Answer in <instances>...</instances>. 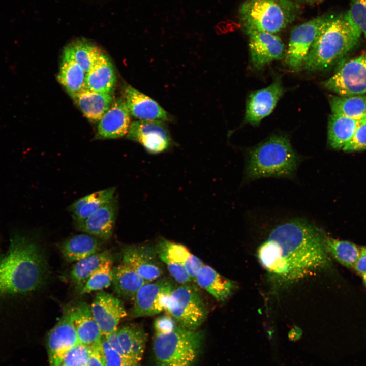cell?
<instances>
[{
    "instance_id": "cell-44",
    "label": "cell",
    "mask_w": 366,
    "mask_h": 366,
    "mask_svg": "<svg viewBox=\"0 0 366 366\" xmlns=\"http://www.w3.org/2000/svg\"><path fill=\"white\" fill-rule=\"evenodd\" d=\"M296 3L314 4L321 2L323 0H293Z\"/></svg>"
},
{
    "instance_id": "cell-22",
    "label": "cell",
    "mask_w": 366,
    "mask_h": 366,
    "mask_svg": "<svg viewBox=\"0 0 366 366\" xmlns=\"http://www.w3.org/2000/svg\"><path fill=\"white\" fill-rule=\"evenodd\" d=\"M116 81L113 64L102 53L86 73L85 88L102 93L110 94Z\"/></svg>"
},
{
    "instance_id": "cell-11",
    "label": "cell",
    "mask_w": 366,
    "mask_h": 366,
    "mask_svg": "<svg viewBox=\"0 0 366 366\" xmlns=\"http://www.w3.org/2000/svg\"><path fill=\"white\" fill-rule=\"evenodd\" d=\"M126 137L139 143L153 154L164 152L171 145L170 134L162 120L134 121L131 123Z\"/></svg>"
},
{
    "instance_id": "cell-38",
    "label": "cell",
    "mask_w": 366,
    "mask_h": 366,
    "mask_svg": "<svg viewBox=\"0 0 366 366\" xmlns=\"http://www.w3.org/2000/svg\"><path fill=\"white\" fill-rule=\"evenodd\" d=\"M105 366H125L124 358L109 345L102 335L100 341Z\"/></svg>"
},
{
    "instance_id": "cell-39",
    "label": "cell",
    "mask_w": 366,
    "mask_h": 366,
    "mask_svg": "<svg viewBox=\"0 0 366 366\" xmlns=\"http://www.w3.org/2000/svg\"><path fill=\"white\" fill-rule=\"evenodd\" d=\"M154 325L156 333H167L173 331L179 325L173 317L167 314L156 318Z\"/></svg>"
},
{
    "instance_id": "cell-25",
    "label": "cell",
    "mask_w": 366,
    "mask_h": 366,
    "mask_svg": "<svg viewBox=\"0 0 366 366\" xmlns=\"http://www.w3.org/2000/svg\"><path fill=\"white\" fill-rule=\"evenodd\" d=\"M100 246L97 237L87 233L79 234L65 240L60 250L66 261L76 262L100 252Z\"/></svg>"
},
{
    "instance_id": "cell-21",
    "label": "cell",
    "mask_w": 366,
    "mask_h": 366,
    "mask_svg": "<svg viewBox=\"0 0 366 366\" xmlns=\"http://www.w3.org/2000/svg\"><path fill=\"white\" fill-rule=\"evenodd\" d=\"M84 115L93 121H99L110 108L113 100L111 94L84 88L70 95Z\"/></svg>"
},
{
    "instance_id": "cell-27",
    "label": "cell",
    "mask_w": 366,
    "mask_h": 366,
    "mask_svg": "<svg viewBox=\"0 0 366 366\" xmlns=\"http://www.w3.org/2000/svg\"><path fill=\"white\" fill-rule=\"evenodd\" d=\"M115 187L95 192L74 202L68 207L75 221L85 219L114 199Z\"/></svg>"
},
{
    "instance_id": "cell-41",
    "label": "cell",
    "mask_w": 366,
    "mask_h": 366,
    "mask_svg": "<svg viewBox=\"0 0 366 366\" xmlns=\"http://www.w3.org/2000/svg\"><path fill=\"white\" fill-rule=\"evenodd\" d=\"M354 269L358 274L366 273V246L360 247V252Z\"/></svg>"
},
{
    "instance_id": "cell-47",
    "label": "cell",
    "mask_w": 366,
    "mask_h": 366,
    "mask_svg": "<svg viewBox=\"0 0 366 366\" xmlns=\"http://www.w3.org/2000/svg\"><path fill=\"white\" fill-rule=\"evenodd\" d=\"M59 366H62V365H59Z\"/></svg>"
},
{
    "instance_id": "cell-8",
    "label": "cell",
    "mask_w": 366,
    "mask_h": 366,
    "mask_svg": "<svg viewBox=\"0 0 366 366\" xmlns=\"http://www.w3.org/2000/svg\"><path fill=\"white\" fill-rule=\"evenodd\" d=\"M166 278H159L145 284L138 291L133 300L131 315L134 317L154 316L167 312L172 294L176 287Z\"/></svg>"
},
{
    "instance_id": "cell-14",
    "label": "cell",
    "mask_w": 366,
    "mask_h": 366,
    "mask_svg": "<svg viewBox=\"0 0 366 366\" xmlns=\"http://www.w3.org/2000/svg\"><path fill=\"white\" fill-rule=\"evenodd\" d=\"M155 247L149 245H130L122 250V263L130 267L148 282L160 278L162 265Z\"/></svg>"
},
{
    "instance_id": "cell-26",
    "label": "cell",
    "mask_w": 366,
    "mask_h": 366,
    "mask_svg": "<svg viewBox=\"0 0 366 366\" xmlns=\"http://www.w3.org/2000/svg\"><path fill=\"white\" fill-rule=\"evenodd\" d=\"M148 282L125 264L121 263L113 268L114 291L125 299L133 301L138 291Z\"/></svg>"
},
{
    "instance_id": "cell-13",
    "label": "cell",
    "mask_w": 366,
    "mask_h": 366,
    "mask_svg": "<svg viewBox=\"0 0 366 366\" xmlns=\"http://www.w3.org/2000/svg\"><path fill=\"white\" fill-rule=\"evenodd\" d=\"M79 342L69 308L65 310L57 324L50 330L46 345L50 366H59L66 352Z\"/></svg>"
},
{
    "instance_id": "cell-37",
    "label": "cell",
    "mask_w": 366,
    "mask_h": 366,
    "mask_svg": "<svg viewBox=\"0 0 366 366\" xmlns=\"http://www.w3.org/2000/svg\"><path fill=\"white\" fill-rule=\"evenodd\" d=\"M342 149L346 151L366 149V118L361 121L351 139Z\"/></svg>"
},
{
    "instance_id": "cell-3",
    "label": "cell",
    "mask_w": 366,
    "mask_h": 366,
    "mask_svg": "<svg viewBox=\"0 0 366 366\" xmlns=\"http://www.w3.org/2000/svg\"><path fill=\"white\" fill-rule=\"evenodd\" d=\"M361 34L348 11L330 14L318 32L303 68L316 71L329 67L355 47Z\"/></svg>"
},
{
    "instance_id": "cell-30",
    "label": "cell",
    "mask_w": 366,
    "mask_h": 366,
    "mask_svg": "<svg viewBox=\"0 0 366 366\" xmlns=\"http://www.w3.org/2000/svg\"><path fill=\"white\" fill-rule=\"evenodd\" d=\"M86 75L78 64L63 55L57 78L70 95L85 88Z\"/></svg>"
},
{
    "instance_id": "cell-4",
    "label": "cell",
    "mask_w": 366,
    "mask_h": 366,
    "mask_svg": "<svg viewBox=\"0 0 366 366\" xmlns=\"http://www.w3.org/2000/svg\"><path fill=\"white\" fill-rule=\"evenodd\" d=\"M300 160L288 136L273 135L248 151L245 178L291 177Z\"/></svg>"
},
{
    "instance_id": "cell-23",
    "label": "cell",
    "mask_w": 366,
    "mask_h": 366,
    "mask_svg": "<svg viewBox=\"0 0 366 366\" xmlns=\"http://www.w3.org/2000/svg\"><path fill=\"white\" fill-rule=\"evenodd\" d=\"M155 248L158 255L164 256L182 265L193 280L204 265L199 258L181 244L162 238L158 241Z\"/></svg>"
},
{
    "instance_id": "cell-28",
    "label": "cell",
    "mask_w": 366,
    "mask_h": 366,
    "mask_svg": "<svg viewBox=\"0 0 366 366\" xmlns=\"http://www.w3.org/2000/svg\"><path fill=\"white\" fill-rule=\"evenodd\" d=\"M362 120L332 113L328 124V142L330 146L335 149H343L351 139Z\"/></svg>"
},
{
    "instance_id": "cell-7",
    "label": "cell",
    "mask_w": 366,
    "mask_h": 366,
    "mask_svg": "<svg viewBox=\"0 0 366 366\" xmlns=\"http://www.w3.org/2000/svg\"><path fill=\"white\" fill-rule=\"evenodd\" d=\"M167 313L179 326L190 330H196L208 314L202 298L190 284L176 286L172 294Z\"/></svg>"
},
{
    "instance_id": "cell-1",
    "label": "cell",
    "mask_w": 366,
    "mask_h": 366,
    "mask_svg": "<svg viewBox=\"0 0 366 366\" xmlns=\"http://www.w3.org/2000/svg\"><path fill=\"white\" fill-rule=\"evenodd\" d=\"M326 237L313 224L293 219L272 230L259 247L257 257L273 279L292 283L330 266Z\"/></svg>"
},
{
    "instance_id": "cell-40",
    "label": "cell",
    "mask_w": 366,
    "mask_h": 366,
    "mask_svg": "<svg viewBox=\"0 0 366 366\" xmlns=\"http://www.w3.org/2000/svg\"><path fill=\"white\" fill-rule=\"evenodd\" d=\"M89 348L90 352L86 366H105L100 342L89 347Z\"/></svg>"
},
{
    "instance_id": "cell-29",
    "label": "cell",
    "mask_w": 366,
    "mask_h": 366,
    "mask_svg": "<svg viewBox=\"0 0 366 366\" xmlns=\"http://www.w3.org/2000/svg\"><path fill=\"white\" fill-rule=\"evenodd\" d=\"M111 258L109 251L105 250L76 262L70 271L71 282L79 292L90 276L105 261Z\"/></svg>"
},
{
    "instance_id": "cell-10",
    "label": "cell",
    "mask_w": 366,
    "mask_h": 366,
    "mask_svg": "<svg viewBox=\"0 0 366 366\" xmlns=\"http://www.w3.org/2000/svg\"><path fill=\"white\" fill-rule=\"evenodd\" d=\"M330 14L319 16L292 28L285 54L288 66L297 71L303 68L315 39Z\"/></svg>"
},
{
    "instance_id": "cell-5",
    "label": "cell",
    "mask_w": 366,
    "mask_h": 366,
    "mask_svg": "<svg viewBox=\"0 0 366 366\" xmlns=\"http://www.w3.org/2000/svg\"><path fill=\"white\" fill-rule=\"evenodd\" d=\"M298 11L293 0H245L239 15L245 32L255 30L276 34L291 24Z\"/></svg>"
},
{
    "instance_id": "cell-43",
    "label": "cell",
    "mask_w": 366,
    "mask_h": 366,
    "mask_svg": "<svg viewBox=\"0 0 366 366\" xmlns=\"http://www.w3.org/2000/svg\"><path fill=\"white\" fill-rule=\"evenodd\" d=\"M301 336V330L295 327L292 328L289 332V340L293 341H296L299 340Z\"/></svg>"
},
{
    "instance_id": "cell-45",
    "label": "cell",
    "mask_w": 366,
    "mask_h": 366,
    "mask_svg": "<svg viewBox=\"0 0 366 366\" xmlns=\"http://www.w3.org/2000/svg\"><path fill=\"white\" fill-rule=\"evenodd\" d=\"M361 276L362 278L363 282L366 287V273H363V274L361 275Z\"/></svg>"
},
{
    "instance_id": "cell-6",
    "label": "cell",
    "mask_w": 366,
    "mask_h": 366,
    "mask_svg": "<svg viewBox=\"0 0 366 366\" xmlns=\"http://www.w3.org/2000/svg\"><path fill=\"white\" fill-rule=\"evenodd\" d=\"M203 333L180 326L167 333H155V366H194L199 354Z\"/></svg>"
},
{
    "instance_id": "cell-17",
    "label": "cell",
    "mask_w": 366,
    "mask_h": 366,
    "mask_svg": "<svg viewBox=\"0 0 366 366\" xmlns=\"http://www.w3.org/2000/svg\"><path fill=\"white\" fill-rule=\"evenodd\" d=\"M130 113L125 99L113 100L99 121L96 138L115 139L126 135L131 125Z\"/></svg>"
},
{
    "instance_id": "cell-2",
    "label": "cell",
    "mask_w": 366,
    "mask_h": 366,
    "mask_svg": "<svg viewBox=\"0 0 366 366\" xmlns=\"http://www.w3.org/2000/svg\"><path fill=\"white\" fill-rule=\"evenodd\" d=\"M48 277L44 254L29 233L11 232L7 251L0 254V303L20 300L39 290Z\"/></svg>"
},
{
    "instance_id": "cell-42",
    "label": "cell",
    "mask_w": 366,
    "mask_h": 366,
    "mask_svg": "<svg viewBox=\"0 0 366 366\" xmlns=\"http://www.w3.org/2000/svg\"><path fill=\"white\" fill-rule=\"evenodd\" d=\"M105 337L111 347L117 351L124 357L123 351L118 339L117 329Z\"/></svg>"
},
{
    "instance_id": "cell-32",
    "label": "cell",
    "mask_w": 366,
    "mask_h": 366,
    "mask_svg": "<svg viewBox=\"0 0 366 366\" xmlns=\"http://www.w3.org/2000/svg\"><path fill=\"white\" fill-rule=\"evenodd\" d=\"M63 55L74 60L87 73L98 57L102 54L100 48L85 39L71 42L64 50Z\"/></svg>"
},
{
    "instance_id": "cell-12",
    "label": "cell",
    "mask_w": 366,
    "mask_h": 366,
    "mask_svg": "<svg viewBox=\"0 0 366 366\" xmlns=\"http://www.w3.org/2000/svg\"><path fill=\"white\" fill-rule=\"evenodd\" d=\"M245 33L249 37L251 62L255 69H261L270 63L285 57L284 44L275 34L255 30Z\"/></svg>"
},
{
    "instance_id": "cell-20",
    "label": "cell",
    "mask_w": 366,
    "mask_h": 366,
    "mask_svg": "<svg viewBox=\"0 0 366 366\" xmlns=\"http://www.w3.org/2000/svg\"><path fill=\"white\" fill-rule=\"evenodd\" d=\"M69 310L79 342L88 347L99 343L102 334L87 303L79 302Z\"/></svg>"
},
{
    "instance_id": "cell-33",
    "label": "cell",
    "mask_w": 366,
    "mask_h": 366,
    "mask_svg": "<svg viewBox=\"0 0 366 366\" xmlns=\"http://www.w3.org/2000/svg\"><path fill=\"white\" fill-rule=\"evenodd\" d=\"M325 248L328 253L344 266L354 268L359 256L360 247L345 240L326 237Z\"/></svg>"
},
{
    "instance_id": "cell-46",
    "label": "cell",
    "mask_w": 366,
    "mask_h": 366,
    "mask_svg": "<svg viewBox=\"0 0 366 366\" xmlns=\"http://www.w3.org/2000/svg\"><path fill=\"white\" fill-rule=\"evenodd\" d=\"M1 236H0V246H1ZM0 248H1V247H0Z\"/></svg>"
},
{
    "instance_id": "cell-18",
    "label": "cell",
    "mask_w": 366,
    "mask_h": 366,
    "mask_svg": "<svg viewBox=\"0 0 366 366\" xmlns=\"http://www.w3.org/2000/svg\"><path fill=\"white\" fill-rule=\"evenodd\" d=\"M117 210L114 199L85 219L76 221V227L97 238L108 240L112 235Z\"/></svg>"
},
{
    "instance_id": "cell-19",
    "label": "cell",
    "mask_w": 366,
    "mask_h": 366,
    "mask_svg": "<svg viewBox=\"0 0 366 366\" xmlns=\"http://www.w3.org/2000/svg\"><path fill=\"white\" fill-rule=\"evenodd\" d=\"M124 97L130 114L139 120H169L167 112L159 104L133 87H126Z\"/></svg>"
},
{
    "instance_id": "cell-34",
    "label": "cell",
    "mask_w": 366,
    "mask_h": 366,
    "mask_svg": "<svg viewBox=\"0 0 366 366\" xmlns=\"http://www.w3.org/2000/svg\"><path fill=\"white\" fill-rule=\"evenodd\" d=\"M112 265V258L105 261L90 276L79 293L84 294L109 287L113 279Z\"/></svg>"
},
{
    "instance_id": "cell-15",
    "label": "cell",
    "mask_w": 366,
    "mask_h": 366,
    "mask_svg": "<svg viewBox=\"0 0 366 366\" xmlns=\"http://www.w3.org/2000/svg\"><path fill=\"white\" fill-rule=\"evenodd\" d=\"M284 92L280 78L266 87L251 92L246 102L244 121L253 126L258 125L273 111Z\"/></svg>"
},
{
    "instance_id": "cell-9",
    "label": "cell",
    "mask_w": 366,
    "mask_h": 366,
    "mask_svg": "<svg viewBox=\"0 0 366 366\" xmlns=\"http://www.w3.org/2000/svg\"><path fill=\"white\" fill-rule=\"evenodd\" d=\"M324 86L340 96L365 95L366 53L345 63Z\"/></svg>"
},
{
    "instance_id": "cell-24",
    "label": "cell",
    "mask_w": 366,
    "mask_h": 366,
    "mask_svg": "<svg viewBox=\"0 0 366 366\" xmlns=\"http://www.w3.org/2000/svg\"><path fill=\"white\" fill-rule=\"evenodd\" d=\"M194 280L218 301L227 299L236 288L235 283L222 276L212 267L204 265Z\"/></svg>"
},
{
    "instance_id": "cell-35",
    "label": "cell",
    "mask_w": 366,
    "mask_h": 366,
    "mask_svg": "<svg viewBox=\"0 0 366 366\" xmlns=\"http://www.w3.org/2000/svg\"><path fill=\"white\" fill-rule=\"evenodd\" d=\"M90 352L89 347L79 343L64 355L62 366H86Z\"/></svg>"
},
{
    "instance_id": "cell-36",
    "label": "cell",
    "mask_w": 366,
    "mask_h": 366,
    "mask_svg": "<svg viewBox=\"0 0 366 366\" xmlns=\"http://www.w3.org/2000/svg\"><path fill=\"white\" fill-rule=\"evenodd\" d=\"M348 12L366 38V0H351Z\"/></svg>"
},
{
    "instance_id": "cell-31",
    "label": "cell",
    "mask_w": 366,
    "mask_h": 366,
    "mask_svg": "<svg viewBox=\"0 0 366 366\" xmlns=\"http://www.w3.org/2000/svg\"><path fill=\"white\" fill-rule=\"evenodd\" d=\"M329 104L333 114L361 120L366 118V95L332 96Z\"/></svg>"
},
{
    "instance_id": "cell-16",
    "label": "cell",
    "mask_w": 366,
    "mask_h": 366,
    "mask_svg": "<svg viewBox=\"0 0 366 366\" xmlns=\"http://www.w3.org/2000/svg\"><path fill=\"white\" fill-rule=\"evenodd\" d=\"M90 309L102 335L105 336L117 330L120 320L127 316L121 301L102 290L96 293Z\"/></svg>"
}]
</instances>
